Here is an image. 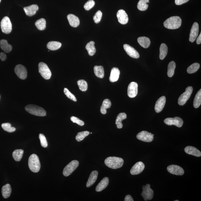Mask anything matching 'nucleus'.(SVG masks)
Returning a JSON list of instances; mask_svg holds the SVG:
<instances>
[{
	"instance_id": "obj_20",
	"label": "nucleus",
	"mask_w": 201,
	"mask_h": 201,
	"mask_svg": "<svg viewBox=\"0 0 201 201\" xmlns=\"http://www.w3.org/2000/svg\"><path fill=\"white\" fill-rule=\"evenodd\" d=\"M39 9V6L37 5L34 4L24 7V10L27 15L31 17L35 15Z\"/></svg>"
},
{
	"instance_id": "obj_29",
	"label": "nucleus",
	"mask_w": 201,
	"mask_h": 201,
	"mask_svg": "<svg viewBox=\"0 0 201 201\" xmlns=\"http://www.w3.org/2000/svg\"><path fill=\"white\" fill-rule=\"evenodd\" d=\"M127 115L125 113H120L117 117L115 124L117 125V128L118 129H121L123 127V124L122 123L123 120L126 119Z\"/></svg>"
},
{
	"instance_id": "obj_51",
	"label": "nucleus",
	"mask_w": 201,
	"mask_h": 201,
	"mask_svg": "<svg viewBox=\"0 0 201 201\" xmlns=\"http://www.w3.org/2000/svg\"><path fill=\"white\" fill-rule=\"evenodd\" d=\"M124 201H133V199L132 196L130 195H127L125 198Z\"/></svg>"
},
{
	"instance_id": "obj_41",
	"label": "nucleus",
	"mask_w": 201,
	"mask_h": 201,
	"mask_svg": "<svg viewBox=\"0 0 201 201\" xmlns=\"http://www.w3.org/2000/svg\"><path fill=\"white\" fill-rule=\"evenodd\" d=\"M90 132L88 131H83V132H80L77 134L76 136V139L77 142H80L83 140L85 137H87L89 135Z\"/></svg>"
},
{
	"instance_id": "obj_32",
	"label": "nucleus",
	"mask_w": 201,
	"mask_h": 201,
	"mask_svg": "<svg viewBox=\"0 0 201 201\" xmlns=\"http://www.w3.org/2000/svg\"><path fill=\"white\" fill-rule=\"evenodd\" d=\"M94 72L96 77L103 78L104 77V68L102 66H96L94 67Z\"/></svg>"
},
{
	"instance_id": "obj_31",
	"label": "nucleus",
	"mask_w": 201,
	"mask_h": 201,
	"mask_svg": "<svg viewBox=\"0 0 201 201\" xmlns=\"http://www.w3.org/2000/svg\"><path fill=\"white\" fill-rule=\"evenodd\" d=\"M94 44L95 42L93 41H91L88 42L85 46V48L88 51V54L90 56H93L96 53V49Z\"/></svg>"
},
{
	"instance_id": "obj_11",
	"label": "nucleus",
	"mask_w": 201,
	"mask_h": 201,
	"mask_svg": "<svg viewBox=\"0 0 201 201\" xmlns=\"http://www.w3.org/2000/svg\"><path fill=\"white\" fill-rule=\"evenodd\" d=\"M15 72L19 78L24 80L26 79L27 76V71L24 66L21 64H18L15 66Z\"/></svg>"
},
{
	"instance_id": "obj_14",
	"label": "nucleus",
	"mask_w": 201,
	"mask_h": 201,
	"mask_svg": "<svg viewBox=\"0 0 201 201\" xmlns=\"http://www.w3.org/2000/svg\"><path fill=\"white\" fill-rule=\"evenodd\" d=\"M167 170L170 173L177 175H182L184 171L183 168L178 165H171L167 168Z\"/></svg>"
},
{
	"instance_id": "obj_15",
	"label": "nucleus",
	"mask_w": 201,
	"mask_h": 201,
	"mask_svg": "<svg viewBox=\"0 0 201 201\" xmlns=\"http://www.w3.org/2000/svg\"><path fill=\"white\" fill-rule=\"evenodd\" d=\"M199 32V25L196 22L194 23L192 25L190 33L189 41L193 42L196 40L198 36Z\"/></svg>"
},
{
	"instance_id": "obj_3",
	"label": "nucleus",
	"mask_w": 201,
	"mask_h": 201,
	"mask_svg": "<svg viewBox=\"0 0 201 201\" xmlns=\"http://www.w3.org/2000/svg\"><path fill=\"white\" fill-rule=\"evenodd\" d=\"M28 166L30 170L34 172H39L41 168L40 161L37 155H31L28 161Z\"/></svg>"
},
{
	"instance_id": "obj_7",
	"label": "nucleus",
	"mask_w": 201,
	"mask_h": 201,
	"mask_svg": "<svg viewBox=\"0 0 201 201\" xmlns=\"http://www.w3.org/2000/svg\"><path fill=\"white\" fill-rule=\"evenodd\" d=\"M2 31L6 34H9L12 30V25L10 19L8 17H5L2 20L1 23Z\"/></svg>"
},
{
	"instance_id": "obj_17",
	"label": "nucleus",
	"mask_w": 201,
	"mask_h": 201,
	"mask_svg": "<svg viewBox=\"0 0 201 201\" xmlns=\"http://www.w3.org/2000/svg\"><path fill=\"white\" fill-rule=\"evenodd\" d=\"M117 17L118 22L121 24H126L129 21L127 14L125 11L123 9H120L118 11L117 14Z\"/></svg>"
},
{
	"instance_id": "obj_27",
	"label": "nucleus",
	"mask_w": 201,
	"mask_h": 201,
	"mask_svg": "<svg viewBox=\"0 0 201 201\" xmlns=\"http://www.w3.org/2000/svg\"><path fill=\"white\" fill-rule=\"evenodd\" d=\"M137 42L142 47L144 48H148L151 44V41L149 38L145 37H139Z\"/></svg>"
},
{
	"instance_id": "obj_13",
	"label": "nucleus",
	"mask_w": 201,
	"mask_h": 201,
	"mask_svg": "<svg viewBox=\"0 0 201 201\" xmlns=\"http://www.w3.org/2000/svg\"><path fill=\"white\" fill-rule=\"evenodd\" d=\"M137 93H138V84L135 82H131L128 87V96L130 98H134L137 96Z\"/></svg>"
},
{
	"instance_id": "obj_38",
	"label": "nucleus",
	"mask_w": 201,
	"mask_h": 201,
	"mask_svg": "<svg viewBox=\"0 0 201 201\" xmlns=\"http://www.w3.org/2000/svg\"><path fill=\"white\" fill-rule=\"evenodd\" d=\"M24 151L23 149H17L13 152L12 156L15 161H20L23 157Z\"/></svg>"
},
{
	"instance_id": "obj_43",
	"label": "nucleus",
	"mask_w": 201,
	"mask_h": 201,
	"mask_svg": "<svg viewBox=\"0 0 201 201\" xmlns=\"http://www.w3.org/2000/svg\"><path fill=\"white\" fill-rule=\"evenodd\" d=\"M2 127L5 131L9 133L13 132L16 130L15 128L12 127L11 125L9 123H3L2 124Z\"/></svg>"
},
{
	"instance_id": "obj_45",
	"label": "nucleus",
	"mask_w": 201,
	"mask_h": 201,
	"mask_svg": "<svg viewBox=\"0 0 201 201\" xmlns=\"http://www.w3.org/2000/svg\"><path fill=\"white\" fill-rule=\"evenodd\" d=\"M39 137L42 146L43 148H46L48 146V143H47L46 139L45 136L43 134H39Z\"/></svg>"
},
{
	"instance_id": "obj_24",
	"label": "nucleus",
	"mask_w": 201,
	"mask_h": 201,
	"mask_svg": "<svg viewBox=\"0 0 201 201\" xmlns=\"http://www.w3.org/2000/svg\"><path fill=\"white\" fill-rule=\"evenodd\" d=\"M98 174L97 171H94L91 172L86 183L87 187H90L94 184L97 180Z\"/></svg>"
},
{
	"instance_id": "obj_30",
	"label": "nucleus",
	"mask_w": 201,
	"mask_h": 201,
	"mask_svg": "<svg viewBox=\"0 0 201 201\" xmlns=\"http://www.w3.org/2000/svg\"><path fill=\"white\" fill-rule=\"evenodd\" d=\"M111 105V102L109 99H105L103 101L102 105L101 107L100 111L103 115H105L107 113V109L110 108Z\"/></svg>"
},
{
	"instance_id": "obj_42",
	"label": "nucleus",
	"mask_w": 201,
	"mask_h": 201,
	"mask_svg": "<svg viewBox=\"0 0 201 201\" xmlns=\"http://www.w3.org/2000/svg\"><path fill=\"white\" fill-rule=\"evenodd\" d=\"M79 88L82 91H86L88 89L87 82L84 80H80L77 82Z\"/></svg>"
},
{
	"instance_id": "obj_4",
	"label": "nucleus",
	"mask_w": 201,
	"mask_h": 201,
	"mask_svg": "<svg viewBox=\"0 0 201 201\" xmlns=\"http://www.w3.org/2000/svg\"><path fill=\"white\" fill-rule=\"evenodd\" d=\"M25 110L31 115L36 116L43 117L46 115V112L44 109L39 106L28 105L25 107Z\"/></svg>"
},
{
	"instance_id": "obj_1",
	"label": "nucleus",
	"mask_w": 201,
	"mask_h": 201,
	"mask_svg": "<svg viewBox=\"0 0 201 201\" xmlns=\"http://www.w3.org/2000/svg\"><path fill=\"white\" fill-rule=\"evenodd\" d=\"M182 20L180 17L174 16L167 19L164 22V25L165 28L170 30L178 29L181 26Z\"/></svg>"
},
{
	"instance_id": "obj_6",
	"label": "nucleus",
	"mask_w": 201,
	"mask_h": 201,
	"mask_svg": "<svg viewBox=\"0 0 201 201\" xmlns=\"http://www.w3.org/2000/svg\"><path fill=\"white\" fill-rule=\"evenodd\" d=\"M193 88L192 87L189 86L187 88L186 91L182 94L179 98L178 104L180 105L183 106L186 103L187 101L193 93Z\"/></svg>"
},
{
	"instance_id": "obj_16",
	"label": "nucleus",
	"mask_w": 201,
	"mask_h": 201,
	"mask_svg": "<svg viewBox=\"0 0 201 201\" xmlns=\"http://www.w3.org/2000/svg\"><path fill=\"white\" fill-rule=\"evenodd\" d=\"M145 168V165L143 162L139 161L133 166L130 171V174L132 175L139 174L143 171Z\"/></svg>"
},
{
	"instance_id": "obj_12",
	"label": "nucleus",
	"mask_w": 201,
	"mask_h": 201,
	"mask_svg": "<svg viewBox=\"0 0 201 201\" xmlns=\"http://www.w3.org/2000/svg\"><path fill=\"white\" fill-rule=\"evenodd\" d=\"M152 134L147 131H143L139 133L137 136V138L139 140L146 142H151L154 139Z\"/></svg>"
},
{
	"instance_id": "obj_21",
	"label": "nucleus",
	"mask_w": 201,
	"mask_h": 201,
	"mask_svg": "<svg viewBox=\"0 0 201 201\" xmlns=\"http://www.w3.org/2000/svg\"><path fill=\"white\" fill-rule=\"evenodd\" d=\"M67 18L69 24L73 27H77L80 24V20L74 14H70L68 15Z\"/></svg>"
},
{
	"instance_id": "obj_53",
	"label": "nucleus",
	"mask_w": 201,
	"mask_h": 201,
	"mask_svg": "<svg viewBox=\"0 0 201 201\" xmlns=\"http://www.w3.org/2000/svg\"><path fill=\"white\" fill-rule=\"evenodd\" d=\"M178 201L179 200H175V201Z\"/></svg>"
},
{
	"instance_id": "obj_49",
	"label": "nucleus",
	"mask_w": 201,
	"mask_h": 201,
	"mask_svg": "<svg viewBox=\"0 0 201 201\" xmlns=\"http://www.w3.org/2000/svg\"><path fill=\"white\" fill-rule=\"evenodd\" d=\"M189 1V0H175V4L177 5H181L188 2Z\"/></svg>"
},
{
	"instance_id": "obj_25",
	"label": "nucleus",
	"mask_w": 201,
	"mask_h": 201,
	"mask_svg": "<svg viewBox=\"0 0 201 201\" xmlns=\"http://www.w3.org/2000/svg\"><path fill=\"white\" fill-rule=\"evenodd\" d=\"M109 179L106 177L102 179L96 187V191L97 192H100L105 189L107 187L109 184Z\"/></svg>"
},
{
	"instance_id": "obj_28",
	"label": "nucleus",
	"mask_w": 201,
	"mask_h": 201,
	"mask_svg": "<svg viewBox=\"0 0 201 201\" xmlns=\"http://www.w3.org/2000/svg\"><path fill=\"white\" fill-rule=\"evenodd\" d=\"M11 191V188L10 185L9 184L3 186L2 189V193L3 197L5 199H7L10 196Z\"/></svg>"
},
{
	"instance_id": "obj_9",
	"label": "nucleus",
	"mask_w": 201,
	"mask_h": 201,
	"mask_svg": "<svg viewBox=\"0 0 201 201\" xmlns=\"http://www.w3.org/2000/svg\"><path fill=\"white\" fill-rule=\"evenodd\" d=\"M142 193L141 196L145 201L151 200L153 198L154 195V191L151 189L149 184H147L142 187Z\"/></svg>"
},
{
	"instance_id": "obj_34",
	"label": "nucleus",
	"mask_w": 201,
	"mask_h": 201,
	"mask_svg": "<svg viewBox=\"0 0 201 201\" xmlns=\"http://www.w3.org/2000/svg\"><path fill=\"white\" fill-rule=\"evenodd\" d=\"M168 49L166 44L162 43L160 47L159 58L161 60H163L167 56Z\"/></svg>"
},
{
	"instance_id": "obj_40",
	"label": "nucleus",
	"mask_w": 201,
	"mask_h": 201,
	"mask_svg": "<svg viewBox=\"0 0 201 201\" xmlns=\"http://www.w3.org/2000/svg\"><path fill=\"white\" fill-rule=\"evenodd\" d=\"M200 64L198 63H193L188 68L187 72L189 74H192L196 72L200 68Z\"/></svg>"
},
{
	"instance_id": "obj_47",
	"label": "nucleus",
	"mask_w": 201,
	"mask_h": 201,
	"mask_svg": "<svg viewBox=\"0 0 201 201\" xmlns=\"http://www.w3.org/2000/svg\"><path fill=\"white\" fill-rule=\"evenodd\" d=\"M95 2L93 0H90L87 2L84 5V8L85 10L89 11L94 7Z\"/></svg>"
},
{
	"instance_id": "obj_36",
	"label": "nucleus",
	"mask_w": 201,
	"mask_h": 201,
	"mask_svg": "<svg viewBox=\"0 0 201 201\" xmlns=\"http://www.w3.org/2000/svg\"><path fill=\"white\" fill-rule=\"evenodd\" d=\"M149 0H140L137 4V8L141 11L146 10L148 7L147 3H149Z\"/></svg>"
},
{
	"instance_id": "obj_18",
	"label": "nucleus",
	"mask_w": 201,
	"mask_h": 201,
	"mask_svg": "<svg viewBox=\"0 0 201 201\" xmlns=\"http://www.w3.org/2000/svg\"><path fill=\"white\" fill-rule=\"evenodd\" d=\"M124 49L128 55L134 58H138L140 57L138 52L133 47L127 44H125L123 46Z\"/></svg>"
},
{
	"instance_id": "obj_33",
	"label": "nucleus",
	"mask_w": 201,
	"mask_h": 201,
	"mask_svg": "<svg viewBox=\"0 0 201 201\" xmlns=\"http://www.w3.org/2000/svg\"><path fill=\"white\" fill-rule=\"evenodd\" d=\"M61 42L55 41H52L47 44V48L51 50H56L61 48Z\"/></svg>"
},
{
	"instance_id": "obj_23",
	"label": "nucleus",
	"mask_w": 201,
	"mask_h": 201,
	"mask_svg": "<svg viewBox=\"0 0 201 201\" xmlns=\"http://www.w3.org/2000/svg\"><path fill=\"white\" fill-rule=\"evenodd\" d=\"M120 75V71L117 68H113L111 72L109 80L111 82H115L118 80Z\"/></svg>"
},
{
	"instance_id": "obj_22",
	"label": "nucleus",
	"mask_w": 201,
	"mask_h": 201,
	"mask_svg": "<svg viewBox=\"0 0 201 201\" xmlns=\"http://www.w3.org/2000/svg\"><path fill=\"white\" fill-rule=\"evenodd\" d=\"M184 151L187 154L192 155L196 157H200L201 156V152L193 146H187L184 149Z\"/></svg>"
},
{
	"instance_id": "obj_48",
	"label": "nucleus",
	"mask_w": 201,
	"mask_h": 201,
	"mask_svg": "<svg viewBox=\"0 0 201 201\" xmlns=\"http://www.w3.org/2000/svg\"><path fill=\"white\" fill-rule=\"evenodd\" d=\"M71 120L73 122L77 123L80 126H83L84 125V122L82 120H80L77 117L72 116L71 117Z\"/></svg>"
},
{
	"instance_id": "obj_2",
	"label": "nucleus",
	"mask_w": 201,
	"mask_h": 201,
	"mask_svg": "<svg viewBox=\"0 0 201 201\" xmlns=\"http://www.w3.org/2000/svg\"><path fill=\"white\" fill-rule=\"evenodd\" d=\"M105 165L110 168L117 169L122 167L124 160L122 158L117 157H109L104 161Z\"/></svg>"
},
{
	"instance_id": "obj_50",
	"label": "nucleus",
	"mask_w": 201,
	"mask_h": 201,
	"mask_svg": "<svg viewBox=\"0 0 201 201\" xmlns=\"http://www.w3.org/2000/svg\"><path fill=\"white\" fill-rule=\"evenodd\" d=\"M6 58H7V56L5 53H2V52L0 53V59L2 61H5Z\"/></svg>"
},
{
	"instance_id": "obj_46",
	"label": "nucleus",
	"mask_w": 201,
	"mask_h": 201,
	"mask_svg": "<svg viewBox=\"0 0 201 201\" xmlns=\"http://www.w3.org/2000/svg\"><path fill=\"white\" fill-rule=\"evenodd\" d=\"M102 15V12L100 11H98L93 17L95 23L96 24L99 23L101 21Z\"/></svg>"
},
{
	"instance_id": "obj_54",
	"label": "nucleus",
	"mask_w": 201,
	"mask_h": 201,
	"mask_svg": "<svg viewBox=\"0 0 201 201\" xmlns=\"http://www.w3.org/2000/svg\"><path fill=\"white\" fill-rule=\"evenodd\" d=\"M1 0H0V2H1Z\"/></svg>"
},
{
	"instance_id": "obj_5",
	"label": "nucleus",
	"mask_w": 201,
	"mask_h": 201,
	"mask_svg": "<svg viewBox=\"0 0 201 201\" xmlns=\"http://www.w3.org/2000/svg\"><path fill=\"white\" fill-rule=\"evenodd\" d=\"M39 72L42 77L46 80H49L52 76V72L46 63L40 62L39 64Z\"/></svg>"
},
{
	"instance_id": "obj_37",
	"label": "nucleus",
	"mask_w": 201,
	"mask_h": 201,
	"mask_svg": "<svg viewBox=\"0 0 201 201\" xmlns=\"http://www.w3.org/2000/svg\"><path fill=\"white\" fill-rule=\"evenodd\" d=\"M46 23L45 19L41 18L36 21L35 23V25L38 29L39 30L42 31L45 30L46 28Z\"/></svg>"
},
{
	"instance_id": "obj_26",
	"label": "nucleus",
	"mask_w": 201,
	"mask_h": 201,
	"mask_svg": "<svg viewBox=\"0 0 201 201\" xmlns=\"http://www.w3.org/2000/svg\"><path fill=\"white\" fill-rule=\"evenodd\" d=\"M0 47L6 53L10 52L12 49V46L9 44L7 41L5 39H2L0 40Z\"/></svg>"
},
{
	"instance_id": "obj_10",
	"label": "nucleus",
	"mask_w": 201,
	"mask_h": 201,
	"mask_svg": "<svg viewBox=\"0 0 201 201\" xmlns=\"http://www.w3.org/2000/svg\"><path fill=\"white\" fill-rule=\"evenodd\" d=\"M165 124L168 126L174 125L178 127H181L183 124V121L179 117L168 118L164 120Z\"/></svg>"
},
{
	"instance_id": "obj_19",
	"label": "nucleus",
	"mask_w": 201,
	"mask_h": 201,
	"mask_svg": "<svg viewBox=\"0 0 201 201\" xmlns=\"http://www.w3.org/2000/svg\"><path fill=\"white\" fill-rule=\"evenodd\" d=\"M166 103V97L165 96H161L156 101L155 105V109L156 113H159L164 108Z\"/></svg>"
},
{
	"instance_id": "obj_52",
	"label": "nucleus",
	"mask_w": 201,
	"mask_h": 201,
	"mask_svg": "<svg viewBox=\"0 0 201 201\" xmlns=\"http://www.w3.org/2000/svg\"><path fill=\"white\" fill-rule=\"evenodd\" d=\"M196 42L197 44H200L201 43V33H200V35L199 36V37H197V40H196Z\"/></svg>"
},
{
	"instance_id": "obj_44",
	"label": "nucleus",
	"mask_w": 201,
	"mask_h": 201,
	"mask_svg": "<svg viewBox=\"0 0 201 201\" xmlns=\"http://www.w3.org/2000/svg\"><path fill=\"white\" fill-rule=\"evenodd\" d=\"M64 93L65 94L66 96L69 99H71V100L76 102L77 101V99L75 96L73 94L71 93V92L69 91L68 89L64 88Z\"/></svg>"
},
{
	"instance_id": "obj_35",
	"label": "nucleus",
	"mask_w": 201,
	"mask_h": 201,
	"mask_svg": "<svg viewBox=\"0 0 201 201\" xmlns=\"http://www.w3.org/2000/svg\"><path fill=\"white\" fill-rule=\"evenodd\" d=\"M176 64L174 61H171L169 63L168 67L167 75L169 77H172L174 74Z\"/></svg>"
},
{
	"instance_id": "obj_39",
	"label": "nucleus",
	"mask_w": 201,
	"mask_h": 201,
	"mask_svg": "<svg viewBox=\"0 0 201 201\" xmlns=\"http://www.w3.org/2000/svg\"><path fill=\"white\" fill-rule=\"evenodd\" d=\"M201 104V90L198 92L194 98L193 106L195 108H197L200 106Z\"/></svg>"
},
{
	"instance_id": "obj_8",
	"label": "nucleus",
	"mask_w": 201,
	"mask_h": 201,
	"mask_svg": "<svg viewBox=\"0 0 201 201\" xmlns=\"http://www.w3.org/2000/svg\"><path fill=\"white\" fill-rule=\"evenodd\" d=\"M79 162L77 160L71 161L64 168L63 171V175L65 177H68L71 175L78 167Z\"/></svg>"
}]
</instances>
